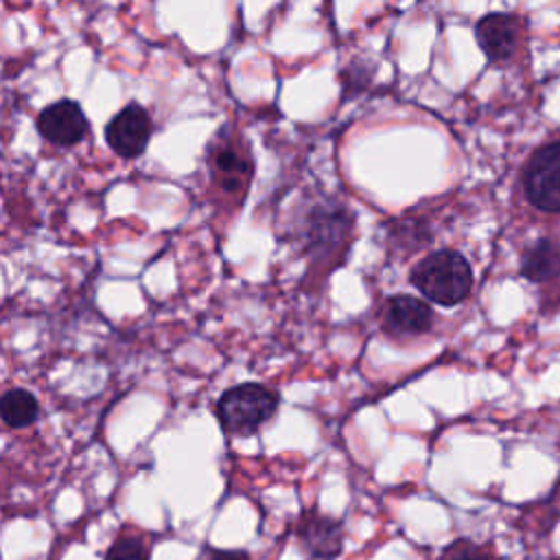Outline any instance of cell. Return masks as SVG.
<instances>
[{
  "mask_svg": "<svg viewBox=\"0 0 560 560\" xmlns=\"http://www.w3.org/2000/svg\"><path fill=\"white\" fill-rule=\"evenodd\" d=\"M278 394L260 383H241L221 394L217 418L230 435L256 433L278 409Z\"/></svg>",
  "mask_w": 560,
  "mask_h": 560,
  "instance_id": "7a4b0ae2",
  "label": "cell"
},
{
  "mask_svg": "<svg viewBox=\"0 0 560 560\" xmlns=\"http://www.w3.org/2000/svg\"><path fill=\"white\" fill-rule=\"evenodd\" d=\"M39 418V400L24 387L7 389L0 396V420L9 429L31 427Z\"/></svg>",
  "mask_w": 560,
  "mask_h": 560,
  "instance_id": "30bf717a",
  "label": "cell"
},
{
  "mask_svg": "<svg viewBox=\"0 0 560 560\" xmlns=\"http://www.w3.org/2000/svg\"><path fill=\"white\" fill-rule=\"evenodd\" d=\"M212 166L221 175L223 186L230 188V190H234L238 186V179L245 177L247 171H249L247 160L232 147L217 149L214 155H212Z\"/></svg>",
  "mask_w": 560,
  "mask_h": 560,
  "instance_id": "8fae6325",
  "label": "cell"
},
{
  "mask_svg": "<svg viewBox=\"0 0 560 560\" xmlns=\"http://www.w3.org/2000/svg\"><path fill=\"white\" fill-rule=\"evenodd\" d=\"M523 188L532 206L560 212V140L540 147L523 171Z\"/></svg>",
  "mask_w": 560,
  "mask_h": 560,
  "instance_id": "3957f363",
  "label": "cell"
},
{
  "mask_svg": "<svg viewBox=\"0 0 560 560\" xmlns=\"http://www.w3.org/2000/svg\"><path fill=\"white\" fill-rule=\"evenodd\" d=\"M300 538L306 551L319 560H332L343 549V527L330 516H304L300 525Z\"/></svg>",
  "mask_w": 560,
  "mask_h": 560,
  "instance_id": "52a82bcc",
  "label": "cell"
},
{
  "mask_svg": "<svg viewBox=\"0 0 560 560\" xmlns=\"http://www.w3.org/2000/svg\"><path fill=\"white\" fill-rule=\"evenodd\" d=\"M446 560H492V558L486 556L481 549L468 545V542H459L457 547L448 549V558Z\"/></svg>",
  "mask_w": 560,
  "mask_h": 560,
  "instance_id": "4fadbf2b",
  "label": "cell"
},
{
  "mask_svg": "<svg viewBox=\"0 0 560 560\" xmlns=\"http://www.w3.org/2000/svg\"><path fill=\"white\" fill-rule=\"evenodd\" d=\"M560 271V249L549 238H538L521 258V273L532 282H547Z\"/></svg>",
  "mask_w": 560,
  "mask_h": 560,
  "instance_id": "9c48e42d",
  "label": "cell"
},
{
  "mask_svg": "<svg viewBox=\"0 0 560 560\" xmlns=\"http://www.w3.org/2000/svg\"><path fill=\"white\" fill-rule=\"evenodd\" d=\"M475 35L488 59L503 61L518 46V18L510 13H488L477 22Z\"/></svg>",
  "mask_w": 560,
  "mask_h": 560,
  "instance_id": "8992f818",
  "label": "cell"
},
{
  "mask_svg": "<svg viewBox=\"0 0 560 560\" xmlns=\"http://www.w3.org/2000/svg\"><path fill=\"white\" fill-rule=\"evenodd\" d=\"M37 133L57 147H74L90 133V120L74 98H59L46 105L35 118Z\"/></svg>",
  "mask_w": 560,
  "mask_h": 560,
  "instance_id": "5b68a950",
  "label": "cell"
},
{
  "mask_svg": "<svg viewBox=\"0 0 560 560\" xmlns=\"http://www.w3.org/2000/svg\"><path fill=\"white\" fill-rule=\"evenodd\" d=\"M105 142L122 160L140 158L151 140L153 122L149 112L138 103L129 101L105 122Z\"/></svg>",
  "mask_w": 560,
  "mask_h": 560,
  "instance_id": "277c9868",
  "label": "cell"
},
{
  "mask_svg": "<svg viewBox=\"0 0 560 560\" xmlns=\"http://www.w3.org/2000/svg\"><path fill=\"white\" fill-rule=\"evenodd\" d=\"M385 324L396 335H422L433 326V311L413 295H394L387 300Z\"/></svg>",
  "mask_w": 560,
  "mask_h": 560,
  "instance_id": "ba28073f",
  "label": "cell"
},
{
  "mask_svg": "<svg viewBox=\"0 0 560 560\" xmlns=\"http://www.w3.org/2000/svg\"><path fill=\"white\" fill-rule=\"evenodd\" d=\"M409 280L429 302L455 306L468 295L472 287V269L462 254L453 249H440L424 256L411 269Z\"/></svg>",
  "mask_w": 560,
  "mask_h": 560,
  "instance_id": "6da1fadb",
  "label": "cell"
},
{
  "mask_svg": "<svg viewBox=\"0 0 560 560\" xmlns=\"http://www.w3.org/2000/svg\"><path fill=\"white\" fill-rule=\"evenodd\" d=\"M197 560H249L245 551H230V549H206Z\"/></svg>",
  "mask_w": 560,
  "mask_h": 560,
  "instance_id": "5bb4252c",
  "label": "cell"
},
{
  "mask_svg": "<svg viewBox=\"0 0 560 560\" xmlns=\"http://www.w3.org/2000/svg\"><path fill=\"white\" fill-rule=\"evenodd\" d=\"M105 560H149V547L138 536H118L105 551Z\"/></svg>",
  "mask_w": 560,
  "mask_h": 560,
  "instance_id": "7c38bea8",
  "label": "cell"
}]
</instances>
